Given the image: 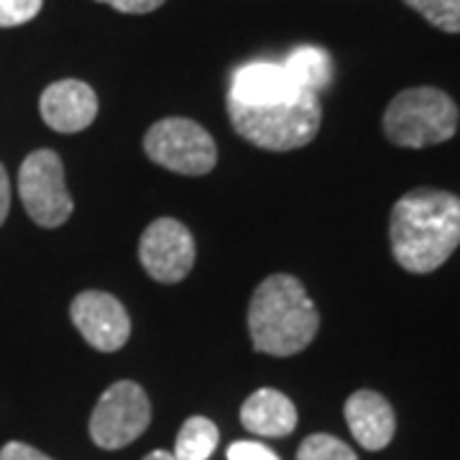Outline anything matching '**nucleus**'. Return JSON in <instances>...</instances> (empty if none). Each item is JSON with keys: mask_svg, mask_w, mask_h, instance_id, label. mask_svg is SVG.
<instances>
[{"mask_svg": "<svg viewBox=\"0 0 460 460\" xmlns=\"http://www.w3.org/2000/svg\"><path fill=\"white\" fill-rule=\"evenodd\" d=\"M392 253L402 269L429 274L460 246V198L445 190L420 187L392 210Z\"/></svg>", "mask_w": 460, "mask_h": 460, "instance_id": "1", "label": "nucleus"}, {"mask_svg": "<svg viewBox=\"0 0 460 460\" xmlns=\"http://www.w3.org/2000/svg\"><path fill=\"white\" fill-rule=\"evenodd\" d=\"M320 330V313L302 281L271 274L256 287L248 305V332L259 353L287 358L302 353Z\"/></svg>", "mask_w": 460, "mask_h": 460, "instance_id": "2", "label": "nucleus"}, {"mask_svg": "<svg viewBox=\"0 0 460 460\" xmlns=\"http://www.w3.org/2000/svg\"><path fill=\"white\" fill-rule=\"evenodd\" d=\"M233 128L248 144L266 151H295L307 146L320 131L323 105L310 90H299L289 100L274 105H243L228 98Z\"/></svg>", "mask_w": 460, "mask_h": 460, "instance_id": "3", "label": "nucleus"}, {"mask_svg": "<svg viewBox=\"0 0 460 460\" xmlns=\"http://www.w3.org/2000/svg\"><path fill=\"white\" fill-rule=\"evenodd\" d=\"M458 131V105L438 87H410L384 113L386 138L402 148L438 146Z\"/></svg>", "mask_w": 460, "mask_h": 460, "instance_id": "4", "label": "nucleus"}, {"mask_svg": "<svg viewBox=\"0 0 460 460\" xmlns=\"http://www.w3.org/2000/svg\"><path fill=\"white\" fill-rule=\"evenodd\" d=\"M144 151L154 164L184 177L210 174L217 164L213 136L190 118L156 120L144 138Z\"/></svg>", "mask_w": 460, "mask_h": 460, "instance_id": "5", "label": "nucleus"}, {"mask_svg": "<svg viewBox=\"0 0 460 460\" xmlns=\"http://www.w3.org/2000/svg\"><path fill=\"white\" fill-rule=\"evenodd\" d=\"M18 195L29 217L41 228H59L75 210L65 181V164L51 148H39L26 156L18 172Z\"/></svg>", "mask_w": 460, "mask_h": 460, "instance_id": "6", "label": "nucleus"}, {"mask_svg": "<svg viewBox=\"0 0 460 460\" xmlns=\"http://www.w3.org/2000/svg\"><path fill=\"white\" fill-rule=\"evenodd\" d=\"M151 404L136 381H115L98 399L90 417V438L102 450H120L146 432Z\"/></svg>", "mask_w": 460, "mask_h": 460, "instance_id": "7", "label": "nucleus"}, {"mask_svg": "<svg viewBox=\"0 0 460 460\" xmlns=\"http://www.w3.org/2000/svg\"><path fill=\"white\" fill-rule=\"evenodd\" d=\"M138 259L151 279L177 284L195 266V238L180 220L159 217L144 230L138 243Z\"/></svg>", "mask_w": 460, "mask_h": 460, "instance_id": "8", "label": "nucleus"}, {"mask_svg": "<svg viewBox=\"0 0 460 460\" xmlns=\"http://www.w3.org/2000/svg\"><path fill=\"white\" fill-rule=\"evenodd\" d=\"M69 314L87 345L100 353H115L131 338V317L120 299L108 292L87 289L77 295L69 305Z\"/></svg>", "mask_w": 460, "mask_h": 460, "instance_id": "9", "label": "nucleus"}, {"mask_svg": "<svg viewBox=\"0 0 460 460\" xmlns=\"http://www.w3.org/2000/svg\"><path fill=\"white\" fill-rule=\"evenodd\" d=\"M39 111L51 131L80 133L98 118V95L83 80H59L41 93Z\"/></svg>", "mask_w": 460, "mask_h": 460, "instance_id": "10", "label": "nucleus"}, {"mask_svg": "<svg viewBox=\"0 0 460 460\" xmlns=\"http://www.w3.org/2000/svg\"><path fill=\"white\" fill-rule=\"evenodd\" d=\"M299 93V87L287 72V66L277 62H248L238 66L230 77L228 98L243 105H274L289 100Z\"/></svg>", "mask_w": 460, "mask_h": 460, "instance_id": "11", "label": "nucleus"}, {"mask_svg": "<svg viewBox=\"0 0 460 460\" xmlns=\"http://www.w3.org/2000/svg\"><path fill=\"white\" fill-rule=\"evenodd\" d=\"M345 422L356 443L366 450H384L394 440L396 417L392 404L371 389H361L345 402Z\"/></svg>", "mask_w": 460, "mask_h": 460, "instance_id": "12", "label": "nucleus"}, {"mask_svg": "<svg viewBox=\"0 0 460 460\" xmlns=\"http://www.w3.org/2000/svg\"><path fill=\"white\" fill-rule=\"evenodd\" d=\"M241 425L261 438H284L296 428V407L277 389H259L241 407Z\"/></svg>", "mask_w": 460, "mask_h": 460, "instance_id": "13", "label": "nucleus"}, {"mask_svg": "<svg viewBox=\"0 0 460 460\" xmlns=\"http://www.w3.org/2000/svg\"><path fill=\"white\" fill-rule=\"evenodd\" d=\"M284 66L299 90H310L314 95H320V90H325L332 80V59L320 47H296Z\"/></svg>", "mask_w": 460, "mask_h": 460, "instance_id": "14", "label": "nucleus"}, {"mask_svg": "<svg viewBox=\"0 0 460 460\" xmlns=\"http://www.w3.org/2000/svg\"><path fill=\"white\" fill-rule=\"evenodd\" d=\"M220 443V432L208 417H190L181 425L177 443H174V460H208Z\"/></svg>", "mask_w": 460, "mask_h": 460, "instance_id": "15", "label": "nucleus"}, {"mask_svg": "<svg viewBox=\"0 0 460 460\" xmlns=\"http://www.w3.org/2000/svg\"><path fill=\"white\" fill-rule=\"evenodd\" d=\"M428 23L445 33H460V0H404Z\"/></svg>", "mask_w": 460, "mask_h": 460, "instance_id": "16", "label": "nucleus"}, {"mask_svg": "<svg viewBox=\"0 0 460 460\" xmlns=\"http://www.w3.org/2000/svg\"><path fill=\"white\" fill-rule=\"evenodd\" d=\"M296 460H358V456L353 453L350 445L338 440L335 435L314 432L302 440L296 450Z\"/></svg>", "mask_w": 460, "mask_h": 460, "instance_id": "17", "label": "nucleus"}, {"mask_svg": "<svg viewBox=\"0 0 460 460\" xmlns=\"http://www.w3.org/2000/svg\"><path fill=\"white\" fill-rule=\"evenodd\" d=\"M44 0H0V29H13L39 16Z\"/></svg>", "mask_w": 460, "mask_h": 460, "instance_id": "18", "label": "nucleus"}, {"mask_svg": "<svg viewBox=\"0 0 460 460\" xmlns=\"http://www.w3.org/2000/svg\"><path fill=\"white\" fill-rule=\"evenodd\" d=\"M228 460H279V456L261 443L238 440L228 447Z\"/></svg>", "mask_w": 460, "mask_h": 460, "instance_id": "19", "label": "nucleus"}, {"mask_svg": "<svg viewBox=\"0 0 460 460\" xmlns=\"http://www.w3.org/2000/svg\"><path fill=\"white\" fill-rule=\"evenodd\" d=\"M98 3H105V5H111V8L120 11V13H133V16H138V13H151V11H156L159 5H164L166 0H98Z\"/></svg>", "mask_w": 460, "mask_h": 460, "instance_id": "20", "label": "nucleus"}, {"mask_svg": "<svg viewBox=\"0 0 460 460\" xmlns=\"http://www.w3.org/2000/svg\"><path fill=\"white\" fill-rule=\"evenodd\" d=\"M0 460H51L41 450H36L26 443H8L0 450Z\"/></svg>", "mask_w": 460, "mask_h": 460, "instance_id": "21", "label": "nucleus"}, {"mask_svg": "<svg viewBox=\"0 0 460 460\" xmlns=\"http://www.w3.org/2000/svg\"><path fill=\"white\" fill-rule=\"evenodd\" d=\"M8 210H11V181H8L3 164H0V226L5 223Z\"/></svg>", "mask_w": 460, "mask_h": 460, "instance_id": "22", "label": "nucleus"}, {"mask_svg": "<svg viewBox=\"0 0 460 460\" xmlns=\"http://www.w3.org/2000/svg\"><path fill=\"white\" fill-rule=\"evenodd\" d=\"M144 460H174V456H172L169 450H154V453H148Z\"/></svg>", "mask_w": 460, "mask_h": 460, "instance_id": "23", "label": "nucleus"}]
</instances>
